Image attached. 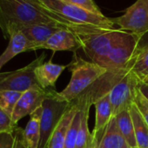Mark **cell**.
Segmentation results:
<instances>
[{
	"mask_svg": "<svg viewBox=\"0 0 148 148\" xmlns=\"http://www.w3.org/2000/svg\"><path fill=\"white\" fill-rule=\"evenodd\" d=\"M50 23L65 25L74 34L95 27L73 24L46 7L40 0H0V30L5 39L25 27Z\"/></svg>",
	"mask_w": 148,
	"mask_h": 148,
	"instance_id": "obj_1",
	"label": "cell"
},
{
	"mask_svg": "<svg viewBox=\"0 0 148 148\" xmlns=\"http://www.w3.org/2000/svg\"><path fill=\"white\" fill-rule=\"evenodd\" d=\"M127 32L116 28L109 30L94 27L76 35V37L91 62L104 67L112 50L125 38Z\"/></svg>",
	"mask_w": 148,
	"mask_h": 148,
	"instance_id": "obj_2",
	"label": "cell"
},
{
	"mask_svg": "<svg viewBox=\"0 0 148 148\" xmlns=\"http://www.w3.org/2000/svg\"><path fill=\"white\" fill-rule=\"evenodd\" d=\"M71 77L67 86L58 95L67 102H71L82 94L92 84L106 72V69L83 59L74 52L72 60L67 64Z\"/></svg>",
	"mask_w": 148,
	"mask_h": 148,
	"instance_id": "obj_3",
	"label": "cell"
},
{
	"mask_svg": "<svg viewBox=\"0 0 148 148\" xmlns=\"http://www.w3.org/2000/svg\"><path fill=\"white\" fill-rule=\"evenodd\" d=\"M46 7L55 12L66 20L79 25L95 26L103 29H115L112 18L98 15L81 7L68 4L63 0H40Z\"/></svg>",
	"mask_w": 148,
	"mask_h": 148,
	"instance_id": "obj_4",
	"label": "cell"
},
{
	"mask_svg": "<svg viewBox=\"0 0 148 148\" xmlns=\"http://www.w3.org/2000/svg\"><path fill=\"white\" fill-rule=\"evenodd\" d=\"M132 64L133 58L131 63L125 67L107 70L104 75L99 78L82 94L71 103L77 106L78 109H81L86 106L91 107L96 101L110 93L112 89L132 70Z\"/></svg>",
	"mask_w": 148,
	"mask_h": 148,
	"instance_id": "obj_5",
	"label": "cell"
},
{
	"mask_svg": "<svg viewBox=\"0 0 148 148\" xmlns=\"http://www.w3.org/2000/svg\"><path fill=\"white\" fill-rule=\"evenodd\" d=\"M70 106V102L61 99L58 92L52 89L42 104L40 119V141L38 148H47L50 138L60 119Z\"/></svg>",
	"mask_w": 148,
	"mask_h": 148,
	"instance_id": "obj_6",
	"label": "cell"
},
{
	"mask_svg": "<svg viewBox=\"0 0 148 148\" xmlns=\"http://www.w3.org/2000/svg\"><path fill=\"white\" fill-rule=\"evenodd\" d=\"M45 53H42L26 66L16 71L0 72V91L24 92L32 87L39 86L36 75V68L44 63Z\"/></svg>",
	"mask_w": 148,
	"mask_h": 148,
	"instance_id": "obj_7",
	"label": "cell"
},
{
	"mask_svg": "<svg viewBox=\"0 0 148 148\" xmlns=\"http://www.w3.org/2000/svg\"><path fill=\"white\" fill-rule=\"evenodd\" d=\"M112 20L120 30L141 37L148 32V0H137L124 15Z\"/></svg>",
	"mask_w": 148,
	"mask_h": 148,
	"instance_id": "obj_8",
	"label": "cell"
},
{
	"mask_svg": "<svg viewBox=\"0 0 148 148\" xmlns=\"http://www.w3.org/2000/svg\"><path fill=\"white\" fill-rule=\"evenodd\" d=\"M138 81L137 76L131 70L112 89L109 95L113 117L131 108L135 100Z\"/></svg>",
	"mask_w": 148,
	"mask_h": 148,
	"instance_id": "obj_9",
	"label": "cell"
},
{
	"mask_svg": "<svg viewBox=\"0 0 148 148\" xmlns=\"http://www.w3.org/2000/svg\"><path fill=\"white\" fill-rule=\"evenodd\" d=\"M52 89L55 88L43 89L38 86L22 92L12 115L13 124L17 125L20 119L27 115L32 114L41 107L44 100L50 94Z\"/></svg>",
	"mask_w": 148,
	"mask_h": 148,
	"instance_id": "obj_10",
	"label": "cell"
},
{
	"mask_svg": "<svg viewBox=\"0 0 148 148\" xmlns=\"http://www.w3.org/2000/svg\"><path fill=\"white\" fill-rule=\"evenodd\" d=\"M95 106V125L92 132V140L90 148H98L104 132L112 118V104L110 95L107 94L101 98L93 105Z\"/></svg>",
	"mask_w": 148,
	"mask_h": 148,
	"instance_id": "obj_11",
	"label": "cell"
},
{
	"mask_svg": "<svg viewBox=\"0 0 148 148\" xmlns=\"http://www.w3.org/2000/svg\"><path fill=\"white\" fill-rule=\"evenodd\" d=\"M61 29L69 30L67 26L58 23H50L27 26L21 29L20 32L30 42L31 51H36L38 50L39 46L45 43L54 33Z\"/></svg>",
	"mask_w": 148,
	"mask_h": 148,
	"instance_id": "obj_12",
	"label": "cell"
},
{
	"mask_svg": "<svg viewBox=\"0 0 148 148\" xmlns=\"http://www.w3.org/2000/svg\"><path fill=\"white\" fill-rule=\"evenodd\" d=\"M81 48V45L76 35L67 29H61L54 33L45 43L39 46V49L51 50L53 51H71L76 52Z\"/></svg>",
	"mask_w": 148,
	"mask_h": 148,
	"instance_id": "obj_13",
	"label": "cell"
},
{
	"mask_svg": "<svg viewBox=\"0 0 148 148\" xmlns=\"http://www.w3.org/2000/svg\"><path fill=\"white\" fill-rule=\"evenodd\" d=\"M67 65L52 63L51 60L38 65L35 70V75L39 86L43 89L55 88V83Z\"/></svg>",
	"mask_w": 148,
	"mask_h": 148,
	"instance_id": "obj_14",
	"label": "cell"
},
{
	"mask_svg": "<svg viewBox=\"0 0 148 148\" xmlns=\"http://www.w3.org/2000/svg\"><path fill=\"white\" fill-rule=\"evenodd\" d=\"M78 111L77 106L70 102V106L60 119L57 127L53 131L50 140L47 145V148H64V141L68 129L71 124V121Z\"/></svg>",
	"mask_w": 148,
	"mask_h": 148,
	"instance_id": "obj_15",
	"label": "cell"
},
{
	"mask_svg": "<svg viewBox=\"0 0 148 148\" xmlns=\"http://www.w3.org/2000/svg\"><path fill=\"white\" fill-rule=\"evenodd\" d=\"M25 51H31L30 42L20 31L14 32L10 37L7 48L0 55V70L15 56Z\"/></svg>",
	"mask_w": 148,
	"mask_h": 148,
	"instance_id": "obj_16",
	"label": "cell"
},
{
	"mask_svg": "<svg viewBox=\"0 0 148 148\" xmlns=\"http://www.w3.org/2000/svg\"><path fill=\"white\" fill-rule=\"evenodd\" d=\"M98 148H130L118 126L115 117L112 116L109 121Z\"/></svg>",
	"mask_w": 148,
	"mask_h": 148,
	"instance_id": "obj_17",
	"label": "cell"
},
{
	"mask_svg": "<svg viewBox=\"0 0 148 148\" xmlns=\"http://www.w3.org/2000/svg\"><path fill=\"white\" fill-rule=\"evenodd\" d=\"M42 106L30 115V119L23 129V136L27 148H38L40 141V119Z\"/></svg>",
	"mask_w": 148,
	"mask_h": 148,
	"instance_id": "obj_18",
	"label": "cell"
},
{
	"mask_svg": "<svg viewBox=\"0 0 148 148\" xmlns=\"http://www.w3.org/2000/svg\"><path fill=\"white\" fill-rule=\"evenodd\" d=\"M129 110L134 126L138 148H148V124L143 118L135 103L132 104Z\"/></svg>",
	"mask_w": 148,
	"mask_h": 148,
	"instance_id": "obj_19",
	"label": "cell"
},
{
	"mask_svg": "<svg viewBox=\"0 0 148 148\" xmlns=\"http://www.w3.org/2000/svg\"><path fill=\"white\" fill-rule=\"evenodd\" d=\"M118 126L130 148H138L135 131L130 110H125L115 116Z\"/></svg>",
	"mask_w": 148,
	"mask_h": 148,
	"instance_id": "obj_20",
	"label": "cell"
},
{
	"mask_svg": "<svg viewBox=\"0 0 148 148\" xmlns=\"http://www.w3.org/2000/svg\"><path fill=\"white\" fill-rule=\"evenodd\" d=\"M90 108L91 107L89 106H86L79 109L81 112V121L78 132L76 148H90L92 140V133L90 132L88 126Z\"/></svg>",
	"mask_w": 148,
	"mask_h": 148,
	"instance_id": "obj_21",
	"label": "cell"
},
{
	"mask_svg": "<svg viewBox=\"0 0 148 148\" xmlns=\"http://www.w3.org/2000/svg\"><path fill=\"white\" fill-rule=\"evenodd\" d=\"M132 71L139 81H144L148 78V48L135 51Z\"/></svg>",
	"mask_w": 148,
	"mask_h": 148,
	"instance_id": "obj_22",
	"label": "cell"
},
{
	"mask_svg": "<svg viewBox=\"0 0 148 148\" xmlns=\"http://www.w3.org/2000/svg\"><path fill=\"white\" fill-rule=\"evenodd\" d=\"M80 121H81V112H80V110L78 109L75 116H74L71 121V124L68 129L64 148H76L77 138H78V132H79V129L80 125Z\"/></svg>",
	"mask_w": 148,
	"mask_h": 148,
	"instance_id": "obj_23",
	"label": "cell"
},
{
	"mask_svg": "<svg viewBox=\"0 0 148 148\" xmlns=\"http://www.w3.org/2000/svg\"><path fill=\"white\" fill-rule=\"evenodd\" d=\"M21 94L22 92L14 91H0V106L10 116L12 115Z\"/></svg>",
	"mask_w": 148,
	"mask_h": 148,
	"instance_id": "obj_24",
	"label": "cell"
},
{
	"mask_svg": "<svg viewBox=\"0 0 148 148\" xmlns=\"http://www.w3.org/2000/svg\"><path fill=\"white\" fill-rule=\"evenodd\" d=\"M18 126L12 122V116H10L1 106H0V133L9 132L14 133Z\"/></svg>",
	"mask_w": 148,
	"mask_h": 148,
	"instance_id": "obj_25",
	"label": "cell"
},
{
	"mask_svg": "<svg viewBox=\"0 0 148 148\" xmlns=\"http://www.w3.org/2000/svg\"><path fill=\"white\" fill-rule=\"evenodd\" d=\"M63 1L68 4H71L74 5H77L79 7H81L92 13H95L98 15H103L102 12H100V9L98 7V5L95 4L93 0H63Z\"/></svg>",
	"mask_w": 148,
	"mask_h": 148,
	"instance_id": "obj_26",
	"label": "cell"
},
{
	"mask_svg": "<svg viewBox=\"0 0 148 148\" xmlns=\"http://www.w3.org/2000/svg\"><path fill=\"white\" fill-rule=\"evenodd\" d=\"M134 103L136 104V106H137L138 109L139 110L140 113L142 114L143 118L148 124V99L140 92L138 88L137 90Z\"/></svg>",
	"mask_w": 148,
	"mask_h": 148,
	"instance_id": "obj_27",
	"label": "cell"
},
{
	"mask_svg": "<svg viewBox=\"0 0 148 148\" xmlns=\"http://www.w3.org/2000/svg\"><path fill=\"white\" fill-rule=\"evenodd\" d=\"M14 143V133H0V148H12Z\"/></svg>",
	"mask_w": 148,
	"mask_h": 148,
	"instance_id": "obj_28",
	"label": "cell"
},
{
	"mask_svg": "<svg viewBox=\"0 0 148 148\" xmlns=\"http://www.w3.org/2000/svg\"><path fill=\"white\" fill-rule=\"evenodd\" d=\"M12 148H27L24 140L23 129L17 127L14 131V143Z\"/></svg>",
	"mask_w": 148,
	"mask_h": 148,
	"instance_id": "obj_29",
	"label": "cell"
},
{
	"mask_svg": "<svg viewBox=\"0 0 148 148\" xmlns=\"http://www.w3.org/2000/svg\"><path fill=\"white\" fill-rule=\"evenodd\" d=\"M145 48H148V32L139 38L136 51L145 49Z\"/></svg>",
	"mask_w": 148,
	"mask_h": 148,
	"instance_id": "obj_30",
	"label": "cell"
},
{
	"mask_svg": "<svg viewBox=\"0 0 148 148\" xmlns=\"http://www.w3.org/2000/svg\"><path fill=\"white\" fill-rule=\"evenodd\" d=\"M138 88L140 92L148 99V83H145L144 81H138Z\"/></svg>",
	"mask_w": 148,
	"mask_h": 148,
	"instance_id": "obj_31",
	"label": "cell"
},
{
	"mask_svg": "<svg viewBox=\"0 0 148 148\" xmlns=\"http://www.w3.org/2000/svg\"><path fill=\"white\" fill-rule=\"evenodd\" d=\"M144 82H145V83H148V78H146V79L144 80Z\"/></svg>",
	"mask_w": 148,
	"mask_h": 148,
	"instance_id": "obj_32",
	"label": "cell"
}]
</instances>
